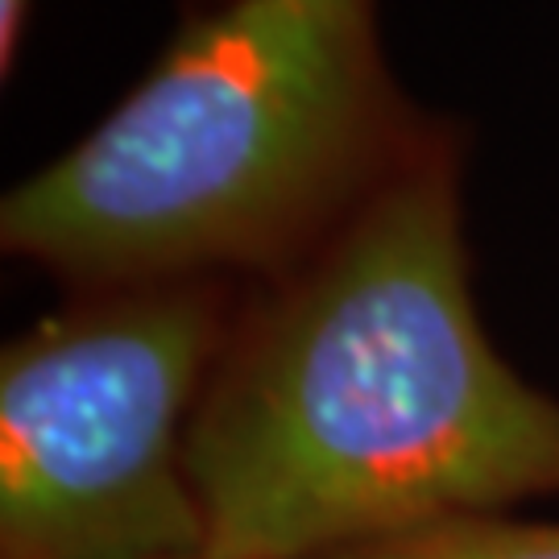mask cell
I'll return each instance as SVG.
<instances>
[{"label": "cell", "instance_id": "obj_1", "mask_svg": "<svg viewBox=\"0 0 559 559\" xmlns=\"http://www.w3.org/2000/svg\"><path fill=\"white\" fill-rule=\"evenodd\" d=\"M207 559H328L559 493V402L468 295L456 150L378 187L240 302L187 427Z\"/></svg>", "mask_w": 559, "mask_h": 559}, {"label": "cell", "instance_id": "obj_2", "mask_svg": "<svg viewBox=\"0 0 559 559\" xmlns=\"http://www.w3.org/2000/svg\"><path fill=\"white\" fill-rule=\"evenodd\" d=\"M415 133L381 67L373 0H224L71 154L9 191L0 240L83 290L274 278Z\"/></svg>", "mask_w": 559, "mask_h": 559}, {"label": "cell", "instance_id": "obj_3", "mask_svg": "<svg viewBox=\"0 0 559 559\" xmlns=\"http://www.w3.org/2000/svg\"><path fill=\"white\" fill-rule=\"evenodd\" d=\"M245 295L237 278L87 290L0 360V559H191L187 427Z\"/></svg>", "mask_w": 559, "mask_h": 559}, {"label": "cell", "instance_id": "obj_4", "mask_svg": "<svg viewBox=\"0 0 559 559\" xmlns=\"http://www.w3.org/2000/svg\"><path fill=\"white\" fill-rule=\"evenodd\" d=\"M328 559H559V522L485 514V519L443 522L402 539L369 543Z\"/></svg>", "mask_w": 559, "mask_h": 559}, {"label": "cell", "instance_id": "obj_5", "mask_svg": "<svg viewBox=\"0 0 559 559\" xmlns=\"http://www.w3.org/2000/svg\"><path fill=\"white\" fill-rule=\"evenodd\" d=\"M25 21H29V0H0V67H4V75H13Z\"/></svg>", "mask_w": 559, "mask_h": 559}, {"label": "cell", "instance_id": "obj_6", "mask_svg": "<svg viewBox=\"0 0 559 559\" xmlns=\"http://www.w3.org/2000/svg\"><path fill=\"white\" fill-rule=\"evenodd\" d=\"M191 559H207V556H191Z\"/></svg>", "mask_w": 559, "mask_h": 559}]
</instances>
